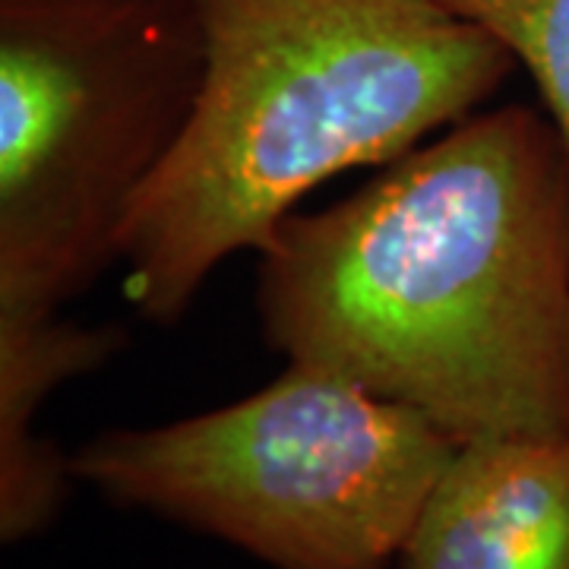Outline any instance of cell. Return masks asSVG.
Returning a JSON list of instances; mask_svg holds the SVG:
<instances>
[{
    "label": "cell",
    "instance_id": "6",
    "mask_svg": "<svg viewBox=\"0 0 569 569\" xmlns=\"http://www.w3.org/2000/svg\"><path fill=\"white\" fill-rule=\"evenodd\" d=\"M123 329L51 317H0V541L22 545L48 529L73 478L70 459L39 437L44 402L73 377L118 355Z\"/></svg>",
    "mask_w": 569,
    "mask_h": 569
},
{
    "label": "cell",
    "instance_id": "4",
    "mask_svg": "<svg viewBox=\"0 0 569 569\" xmlns=\"http://www.w3.org/2000/svg\"><path fill=\"white\" fill-rule=\"evenodd\" d=\"M456 447L411 408L288 365L231 406L108 430L70 468L111 503L222 538L272 569H396Z\"/></svg>",
    "mask_w": 569,
    "mask_h": 569
},
{
    "label": "cell",
    "instance_id": "7",
    "mask_svg": "<svg viewBox=\"0 0 569 569\" xmlns=\"http://www.w3.org/2000/svg\"><path fill=\"white\" fill-rule=\"evenodd\" d=\"M526 67L569 152V0H443Z\"/></svg>",
    "mask_w": 569,
    "mask_h": 569
},
{
    "label": "cell",
    "instance_id": "3",
    "mask_svg": "<svg viewBox=\"0 0 569 569\" xmlns=\"http://www.w3.org/2000/svg\"><path fill=\"white\" fill-rule=\"evenodd\" d=\"M200 82L193 0H0V317L61 313L118 263Z\"/></svg>",
    "mask_w": 569,
    "mask_h": 569
},
{
    "label": "cell",
    "instance_id": "1",
    "mask_svg": "<svg viewBox=\"0 0 569 569\" xmlns=\"http://www.w3.org/2000/svg\"><path fill=\"white\" fill-rule=\"evenodd\" d=\"M269 346L456 443L569 433V152L526 104L475 111L260 250Z\"/></svg>",
    "mask_w": 569,
    "mask_h": 569
},
{
    "label": "cell",
    "instance_id": "2",
    "mask_svg": "<svg viewBox=\"0 0 569 569\" xmlns=\"http://www.w3.org/2000/svg\"><path fill=\"white\" fill-rule=\"evenodd\" d=\"M203 82L121 231L123 295L178 323L317 187L475 114L516 61L443 0H193Z\"/></svg>",
    "mask_w": 569,
    "mask_h": 569
},
{
    "label": "cell",
    "instance_id": "5",
    "mask_svg": "<svg viewBox=\"0 0 569 569\" xmlns=\"http://www.w3.org/2000/svg\"><path fill=\"white\" fill-rule=\"evenodd\" d=\"M396 569H569V433L459 443Z\"/></svg>",
    "mask_w": 569,
    "mask_h": 569
}]
</instances>
